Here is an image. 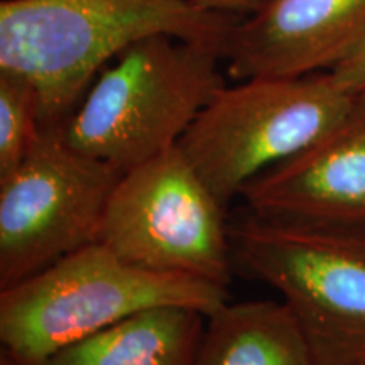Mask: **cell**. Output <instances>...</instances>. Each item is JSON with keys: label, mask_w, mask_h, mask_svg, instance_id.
I'll list each match as a JSON object with an SVG mask.
<instances>
[{"label": "cell", "mask_w": 365, "mask_h": 365, "mask_svg": "<svg viewBox=\"0 0 365 365\" xmlns=\"http://www.w3.org/2000/svg\"><path fill=\"white\" fill-rule=\"evenodd\" d=\"M207 319L195 365H314L282 301H228Z\"/></svg>", "instance_id": "obj_11"}, {"label": "cell", "mask_w": 365, "mask_h": 365, "mask_svg": "<svg viewBox=\"0 0 365 365\" xmlns=\"http://www.w3.org/2000/svg\"><path fill=\"white\" fill-rule=\"evenodd\" d=\"M41 130L38 90L24 76L0 70V180L19 168Z\"/></svg>", "instance_id": "obj_12"}, {"label": "cell", "mask_w": 365, "mask_h": 365, "mask_svg": "<svg viewBox=\"0 0 365 365\" xmlns=\"http://www.w3.org/2000/svg\"><path fill=\"white\" fill-rule=\"evenodd\" d=\"M193 4L196 7H202L205 11H215L223 14H234L239 16L242 12L252 14L271 0H185Z\"/></svg>", "instance_id": "obj_14"}, {"label": "cell", "mask_w": 365, "mask_h": 365, "mask_svg": "<svg viewBox=\"0 0 365 365\" xmlns=\"http://www.w3.org/2000/svg\"><path fill=\"white\" fill-rule=\"evenodd\" d=\"M225 208L176 145L120 176L98 242L139 267L228 286L234 252Z\"/></svg>", "instance_id": "obj_6"}, {"label": "cell", "mask_w": 365, "mask_h": 365, "mask_svg": "<svg viewBox=\"0 0 365 365\" xmlns=\"http://www.w3.org/2000/svg\"><path fill=\"white\" fill-rule=\"evenodd\" d=\"M222 49L154 34L135 41L100 73L59 125L68 145L122 173L180 144L222 88Z\"/></svg>", "instance_id": "obj_3"}, {"label": "cell", "mask_w": 365, "mask_h": 365, "mask_svg": "<svg viewBox=\"0 0 365 365\" xmlns=\"http://www.w3.org/2000/svg\"><path fill=\"white\" fill-rule=\"evenodd\" d=\"M239 21L185 0H2L0 70L29 80L43 127H58L100 70L135 41L168 34L223 53Z\"/></svg>", "instance_id": "obj_1"}, {"label": "cell", "mask_w": 365, "mask_h": 365, "mask_svg": "<svg viewBox=\"0 0 365 365\" xmlns=\"http://www.w3.org/2000/svg\"><path fill=\"white\" fill-rule=\"evenodd\" d=\"M365 39V0H271L223 46L228 76L294 78L331 71Z\"/></svg>", "instance_id": "obj_9"}, {"label": "cell", "mask_w": 365, "mask_h": 365, "mask_svg": "<svg viewBox=\"0 0 365 365\" xmlns=\"http://www.w3.org/2000/svg\"><path fill=\"white\" fill-rule=\"evenodd\" d=\"M340 88L352 95L365 91V39L330 71Z\"/></svg>", "instance_id": "obj_13"}, {"label": "cell", "mask_w": 365, "mask_h": 365, "mask_svg": "<svg viewBox=\"0 0 365 365\" xmlns=\"http://www.w3.org/2000/svg\"><path fill=\"white\" fill-rule=\"evenodd\" d=\"M225 303L227 286L139 267L93 242L0 289V360L38 365L145 309L181 307L210 317Z\"/></svg>", "instance_id": "obj_2"}, {"label": "cell", "mask_w": 365, "mask_h": 365, "mask_svg": "<svg viewBox=\"0 0 365 365\" xmlns=\"http://www.w3.org/2000/svg\"><path fill=\"white\" fill-rule=\"evenodd\" d=\"M120 170L43 127L24 161L0 180V289L98 242Z\"/></svg>", "instance_id": "obj_7"}, {"label": "cell", "mask_w": 365, "mask_h": 365, "mask_svg": "<svg viewBox=\"0 0 365 365\" xmlns=\"http://www.w3.org/2000/svg\"><path fill=\"white\" fill-rule=\"evenodd\" d=\"M205 314L191 308L145 309L58 350L38 365H195ZM0 365H11L0 360Z\"/></svg>", "instance_id": "obj_10"}, {"label": "cell", "mask_w": 365, "mask_h": 365, "mask_svg": "<svg viewBox=\"0 0 365 365\" xmlns=\"http://www.w3.org/2000/svg\"><path fill=\"white\" fill-rule=\"evenodd\" d=\"M355 97L330 71L240 80L213 95L178 145L227 207L255 176L330 130Z\"/></svg>", "instance_id": "obj_4"}, {"label": "cell", "mask_w": 365, "mask_h": 365, "mask_svg": "<svg viewBox=\"0 0 365 365\" xmlns=\"http://www.w3.org/2000/svg\"><path fill=\"white\" fill-rule=\"evenodd\" d=\"M230 240L234 261L279 293L314 365H365V234L247 213L230 223Z\"/></svg>", "instance_id": "obj_5"}, {"label": "cell", "mask_w": 365, "mask_h": 365, "mask_svg": "<svg viewBox=\"0 0 365 365\" xmlns=\"http://www.w3.org/2000/svg\"><path fill=\"white\" fill-rule=\"evenodd\" d=\"M239 196L259 220L365 234V91L330 130Z\"/></svg>", "instance_id": "obj_8"}]
</instances>
